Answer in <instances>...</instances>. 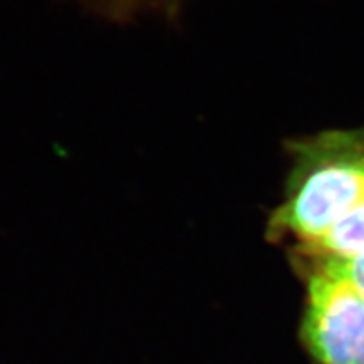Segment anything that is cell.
<instances>
[{"label":"cell","mask_w":364,"mask_h":364,"mask_svg":"<svg viewBox=\"0 0 364 364\" xmlns=\"http://www.w3.org/2000/svg\"><path fill=\"white\" fill-rule=\"evenodd\" d=\"M102 2H106L110 8H117V10L125 11L132 10V8H141L145 4H168L171 0H102Z\"/></svg>","instance_id":"5"},{"label":"cell","mask_w":364,"mask_h":364,"mask_svg":"<svg viewBox=\"0 0 364 364\" xmlns=\"http://www.w3.org/2000/svg\"><path fill=\"white\" fill-rule=\"evenodd\" d=\"M287 255H312L335 260L364 259V205L342 218L309 250Z\"/></svg>","instance_id":"3"},{"label":"cell","mask_w":364,"mask_h":364,"mask_svg":"<svg viewBox=\"0 0 364 364\" xmlns=\"http://www.w3.org/2000/svg\"><path fill=\"white\" fill-rule=\"evenodd\" d=\"M303 290L299 338L312 364H364V297L341 260L288 255Z\"/></svg>","instance_id":"2"},{"label":"cell","mask_w":364,"mask_h":364,"mask_svg":"<svg viewBox=\"0 0 364 364\" xmlns=\"http://www.w3.org/2000/svg\"><path fill=\"white\" fill-rule=\"evenodd\" d=\"M287 159L283 196L269 212L266 238L296 253L364 205V125L288 139Z\"/></svg>","instance_id":"1"},{"label":"cell","mask_w":364,"mask_h":364,"mask_svg":"<svg viewBox=\"0 0 364 364\" xmlns=\"http://www.w3.org/2000/svg\"><path fill=\"white\" fill-rule=\"evenodd\" d=\"M344 266L346 273L350 275V279L355 283V287L359 288V292L364 297V259L355 260H341Z\"/></svg>","instance_id":"4"}]
</instances>
